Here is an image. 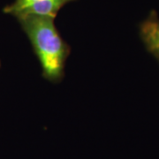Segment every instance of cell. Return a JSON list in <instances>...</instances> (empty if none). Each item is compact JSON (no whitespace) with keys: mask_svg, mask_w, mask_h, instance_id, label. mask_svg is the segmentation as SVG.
Segmentation results:
<instances>
[{"mask_svg":"<svg viewBox=\"0 0 159 159\" xmlns=\"http://www.w3.org/2000/svg\"><path fill=\"white\" fill-rule=\"evenodd\" d=\"M16 20L33 47L43 78L51 83H59L65 75V66L71 47L59 34L55 19L22 14L16 17Z\"/></svg>","mask_w":159,"mask_h":159,"instance_id":"6da1fadb","label":"cell"},{"mask_svg":"<svg viewBox=\"0 0 159 159\" xmlns=\"http://www.w3.org/2000/svg\"><path fill=\"white\" fill-rule=\"evenodd\" d=\"M139 34L146 50L159 63V17L157 11H150L140 24Z\"/></svg>","mask_w":159,"mask_h":159,"instance_id":"7a4b0ae2","label":"cell"},{"mask_svg":"<svg viewBox=\"0 0 159 159\" xmlns=\"http://www.w3.org/2000/svg\"><path fill=\"white\" fill-rule=\"evenodd\" d=\"M36 1H40V0H14L10 5L5 6L3 11L6 14H9L13 17H17L18 15H20L22 11H25L30 5H32ZM55 1L60 2L64 6H66V4L76 1V0H55Z\"/></svg>","mask_w":159,"mask_h":159,"instance_id":"3957f363","label":"cell"},{"mask_svg":"<svg viewBox=\"0 0 159 159\" xmlns=\"http://www.w3.org/2000/svg\"><path fill=\"white\" fill-rule=\"evenodd\" d=\"M0 67H1V62H0Z\"/></svg>","mask_w":159,"mask_h":159,"instance_id":"277c9868","label":"cell"}]
</instances>
